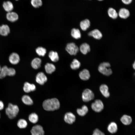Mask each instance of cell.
Instances as JSON below:
<instances>
[{
	"mask_svg": "<svg viewBox=\"0 0 135 135\" xmlns=\"http://www.w3.org/2000/svg\"><path fill=\"white\" fill-rule=\"evenodd\" d=\"M36 52L38 56H43L46 54V50L45 48L43 47L39 46L36 49Z\"/></svg>",
	"mask_w": 135,
	"mask_h": 135,
	"instance_id": "1f68e13d",
	"label": "cell"
},
{
	"mask_svg": "<svg viewBox=\"0 0 135 135\" xmlns=\"http://www.w3.org/2000/svg\"><path fill=\"white\" fill-rule=\"evenodd\" d=\"M17 125L18 128L20 129L26 128L28 125L26 121L24 119H20L18 120L17 123Z\"/></svg>",
	"mask_w": 135,
	"mask_h": 135,
	"instance_id": "f1b7e54d",
	"label": "cell"
},
{
	"mask_svg": "<svg viewBox=\"0 0 135 135\" xmlns=\"http://www.w3.org/2000/svg\"><path fill=\"white\" fill-rule=\"evenodd\" d=\"M19 111L18 106L9 103L8 107L6 108L5 112L6 115L10 119L15 118L17 116Z\"/></svg>",
	"mask_w": 135,
	"mask_h": 135,
	"instance_id": "7a4b0ae2",
	"label": "cell"
},
{
	"mask_svg": "<svg viewBox=\"0 0 135 135\" xmlns=\"http://www.w3.org/2000/svg\"><path fill=\"white\" fill-rule=\"evenodd\" d=\"M120 120L122 123L125 125H128L130 124L132 122L131 117L128 115L124 114L121 118Z\"/></svg>",
	"mask_w": 135,
	"mask_h": 135,
	"instance_id": "d6986e66",
	"label": "cell"
},
{
	"mask_svg": "<svg viewBox=\"0 0 135 135\" xmlns=\"http://www.w3.org/2000/svg\"><path fill=\"white\" fill-rule=\"evenodd\" d=\"M28 119L30 122L32 123L35 124L38 120V116L36 113H32L29 115Z\"/></svg>",
	"mask_w": 135,
	"mask_h": 135,
	"instance_id": "f546056e",
	"label": "cell"
},
{
	"mask_svg": "<svg viewBox=\"0 0 135 135\" xmlns=\"http://www.w3.org/2000/svg\"><path fill=\"white\" fill-rule=\"evenodd\" d=\"M48 56L51 60L54 62H57L59 59V57L57 52L52 50L51 51L49 52Z\"/></svg>",
	"mask_w": 135,
	"mask_h": 135,
	"instance_id": "484cf974",
	"label": "cell"
},
{
	"mask_svg": "<svg viewBox=\"0 0 135 135\" xmlns=\"http://www.w3.org/2000/svg\"><path fill=\"white\" fill-rule=\"evenodd\" d=\"M66 50L70 55H75L78 51L79 48L74 43L72 42L67 44Z\"/></svg>",
	"mask_w": 135,
	"mask_h": 135,
	"instance_id": "277c9868",
	"label": "cell"
},
{
	"mask_svg": "<svg viewBox=\"0 0 135 135\" xmlns=\"http://www.w3.org/2000/svg\"><path fill=\"white\" fill-rule=\"evenodd\" d=\"M30 2L32 6L36 8L41 6L42 4V2L41 0H32Z\"/></svg>",
	"mask_w": 135,
	"mask_h": 135,
	"instance_id": "e575fe53",
	"label": "cell"
},
{
	"mask_svg": "<svg viewBox=\"0 0 135 135\" xmlns=\"http://www.w3.org/2000/svg\"><path fill=\"white\" fill-rule=\"evenodd\" d=\"M31 135H44V132L42 127L40 125H36L30 130Z\"/></svg>",
	"mask_w": 135,
	"mask_h": 135,
	"instance_id": "52a82bcc",
	"label": "cell"
},
{
	"mask_svg": "<svg viewBox=\"0 0 135 135\" xmlns=\"http://www.w3.org/2000/svg\"><path fill=\"white\" fill-rule=\"evenodd\" d=\"M72 36L76 39H78L81 37V34L80 30L78 28H73L71 30Z\"/></svg>",
	"mask_w": 135,
	"mask_h": 135,
	"instance_id": "83f0119b",
	"label": "cell"
},
{
	"mask_svg": "<svg viewBox=\"0 0 135 135\" xmlns=\"http://www.w3.org/2000/svg\"><path fill=\"white\" fill-rule=\"evenodd\" d=\"M90 20L86 19L81 21L80 23V26L82 30L85 31L89 28L90 26Z\"/></svg>",
	"mask_w": 135,
	"mask_h": 135,
	"instance_id": "d4e9b609",
	"label": "cell"
},
{
	"mask_svg": "<svg viewBox=\"0 0 135 135\" xmlns=\"http://www.w3.org/2000/svg\"><path fill=\"white\" fill-rule=\"evenodd\" d=\"M94 96V94L93 92L91 90L87 88L83 92L82 98L83 101L88 102L93 100Z\"/></svg>",
	"mask_w": 135,
	"mask_h": 135,
	"instance_id": "5b68a950",
	"label": "cell"
},
{
	"mask_svg": "<svg viewBox=\"0 0 135 135\" xmlns=\"http://www.w3.org/2000/svg\"><path fill=\"white\" fill-rule=\"evenodd\" d=\"M88 108L86 105H84L82 106L81 108H78L77 110V112L80 116H85L88 112Z\"/></svg>",
	"mask_w": 135,
	"mask_h": 135,
	"instance_id": "4316f807",
	"label": "cell"
},
{
	"mask_svg": "<svg viewBox=\"0 0 135 135\" xmlns=\"http://www.w3.org/2000/svg\"><path fill=\"white\" fill-rule=\"evenodd\" d=\"M23 89L25 92L28 93L35 90L36 86L34 84H31L28 82H26L24 84Z\"/></svg>",
	"mask_w": 135,
	"mask_h": 135,
	"instance_id": "7c38bea8",
	"label": "cell"
},
{
	"mask_svg": "<svg viewBox=\"0 0 135 135\" xmlns=\"http://www.w3.org/2000/svg\"><path fill=\"white\" fill-rule=\"evenodd\" d=\"M80 65V62L77 59H74L71 64L70 67L72 70H76L79 68Z\"/></svg>",
	"mask_w": 135,
	"mask_h": 135,
	"instance_id": "4dcf8cb0",
	"label": "cell"
},
{
	"mask_svg": "<svg viewBox=\"0 0 135 135\" xmlns=\"http://www.w3.org/2000/svg\"></svg>",
	"mask_w": 135,
	"mask_h": 135,
	"instance_id": "b9f144b4",
	"label": "cell"
},
{
	"mask_svg": "<svg viewBox=\"0 0 135 135\" xmlns=\"http://www.w3.org/2000/svg\"><path fill=\"white\" fill-rule=\"evenodd\" d=\"M92 109L96 112H100L103 109L104 104L102 101L100 100H96L93 102L91 106Z\"/></svg>",
	"mask_w": 135,
	"mask_h": 135,
	"instance_id": "8992f818",
	"label": "cell"
},
{
	"mask_svg": "<svg viewBox=\"0 0 135 135\" xmlns=\"http://www.w3.org/2000/svg\"><path fill=\"white\" fill-rule=\"evenodd\" d=\"M100 91L102 95L105 97L108 98L110 96L108 86L105 84H102L100 87Z\"/></svg>",
	"mask_w": 135,
	"mask_h": 135,
	"instance_id": "2e32d148",
	"label": "cell"
},
{
	"mask_svg": "<svg viewBox=\"0 0 135 135\" xmlns=\"http://www.w3.org/2000/svg\"><path fill=\"white\" fill-rule=\"evenodd\" d=\"M6 16L7 20L12 22L16 21L19 18L18 14L16 12L12 11L7 12Z\"/></svg>",
	"mask_w": 135,
	"mask_h": 135,
	"instance_id": "30bf717a",
	"label": "cell"
},
{
	"mask_svg": "<svg viewBox=\"0 0 135 135\" xmlns=\"http://www.w3.org/2000/svg\"><path fill=\"white\" fill-rule=\"evenodd\" d=\"M2 7L4 10L7 12L12 11L14 8L13 4L9 1L4 2L2 4Z\"/></svg>",
	"mask_w": 135,
	"mask_h": 135,
	"instance_id": "9a60e30c",
	"label": "cell"
},
{
	"mask_svg": "<svg viewBox=\"0 0 135 135\" xmlns=\"http://www.w3.org/2000/svg\"><path fill=\"white\" fill-rule=\"evenodd\" d=\"M45 69L47 73L51 74L55 71L56 67L53 64L48 63L45 66Z\"/></svg>",
	"mask_w": 135,
	"mask_h": 135,
	"instance_id": "603a6c76",
	"label": "cell"
},
{
	"mask_svg": "<svg viewBox=\"0 0 135 135\" xmlns=\"http://www.w3.org/2000/svg\"><path fill=\"white\" fill-rule=\"evenodd\" d=\"M133 67V68L135 69V62H134V63L132 65Z\"/></svg>",
	"mask_w": 135,
	"mask_h": 135,
	"instance_id": "ab89813d",
	"label": "cell"
},
{
	"mask_svg": "<svg viewBox=\"0 0 135 135\" xmlns=\"http://www.w3.org/2000/svg\"><path fill=\"white\" fill-rule=\"evenodd\" d=\"M110 65L108 62H103L101 63L99 66L98 70L102 74L106 76L111 74L112 71L110 68Z\"/></svg>",
	"mask_w": 135,
	"mask_h": 135,
	"instance_id": "3957f363",
	"label": "cell"
},
{
	"mask_svg": "<svg viewBox=\"0 0 135 135\" xmlns=\"http://www.w3.org/2000/svg\"><path fill=\"white\" fill-rule=\"evenodd\" d=\"M41 62L42 60L40 58H36L32 61L31 65L33 68L37 69L40 67Z\"/></svg>",
	"mask_w": 135,
	"mask_h": 135,
	"instance_id": "ffe728a7",
	"label": "cell"
},
{
	"mask_svg": "<svg viewBox=\"0 0 135 135\" xmlns=\"http://www.w3.org/2000/svg\"><path fill=\"white\" fill-rule=\"evenodd\" d=\"M16 72V70L14 68H8L7 76H13L15 75Z\"/></svg>",
	"mask_w": 135,
	"mask_h": 135,
	"instance_id": "d590c367",
	"label": "cell"
},
{
	"mask_svg": "<svg viewBox=\"0 0 135 135\" xmlns=\"http://www.w3.org/2000/svg\"><path fill=\"white\" fill-rule=\"evenodd\" d=\"M75 116L72 113L69 112L65 114L64 117V120L67 123L71 124L76 120Z\"/></svg>",
	"mask_w": 135,
	"mask_h": 135,
	"instance_id": "8fae6325",
	"label": "cell"
},
{
	"mask_svg": "<svg viewBox=\"0 0 135 135\" xmlns=\"http://www.w3.org/2000/svg\"><path fill=\"white\" fill-rule=\"evenodd\" d=\"M107 130L111 134L116 133L118 130V126L116 124L115 122H111L108 125Z\"/></svg>",
	"mask_w": 135,
	"mask_h": 135,
	"instance_id": "ac0fdd59",
	"label": "cell"
},
{
	"mask_svg": "<svg viewBox=\"0 0 135 135\" xmlns=\"http://www.w3.org/2000/svg\"><path fill=\"white\" fill-rule=\"evenodd\" d=\"M108 13L109 16L113 19H116L118 17V13L116 10L112 8H109L108 11Z\"/></svg>",
	"mask_w": 135,
	"mask_h": 135,
	"instance_id": "d6a6232c",
	"label": "cell"
},
{
	"mask_svg": "<svg viewBox=\"0 0 135 135\" xmlns=\"http://www.w3.org/2000/svg\"><path fill=\"white\" fill-rule=\"evenodd\" d=\"M8 68L6 66H4L1 68L0 71V79H2L7 76Z\"/></svg>",
	"mask_w": 135,
	"mask_h": 135,
	"instance_id": "836d02e7",
	"label": "cell"
},
{
	"mask_svg": "<svg viewBox=\"0 0 135 135\" xmlns=\"http://www.w3.org/2000/svg\"><path fill=\"white\" fill-rule=\"evenodd\" d=\"M80 50L83 54H86L90 51V48L88 44L86 43H84L80 46Z\"/></svg>",
	"mask_w": 135,
	"mask_h": 135,
	"instance_id": "44dd1931",
	"label": "cell"
},
{
	"mask_svg": "<svg viewBox=\"0 0 135 135\" xmlns=\"http://www.w3.org/2000/svg\"><path fill=\"white\" fill-rule=\"evenodd\" d=\"M36 82L40 85H43L47 80V78L46 75L42 72L38 73L36 76Z\"/></svg>",
	"mask_w": 135,
	"mask_h": 135,
	"instance_id": "ba28073f",
	"label": "cell"
},
{
	"mask_svg": "<svg viewBox=\"0 0 135 135\" xmlns=\"http://www.w3.org/2000/svg\"><path fill=\"white\" fill-rule=\"evenodd\" d=\"M92 135H105L104 133L98 128L94 131Z\"/></svg>",
	"mask_w": 135,
	"mask_h": 135,
	"instance_id": "8d00e7d4",
	"label": "cell"
},
{
	"mask_svg": "<svg viewBox=\"0 0 135 135\" xmlns=\"http://www.w3.org/2000/svg\"><path fill=\"white\" fill-rule=\"evenodd\" d=\"M10 32L9 26L7 24H3L0 26V34L2 36H8Z\"/></svg>",
	"mask_w": 135,
	"mask_h": 135,
	"instance_id": "4fadbf2b",
	"label": "cell"
},
{
	"mask_svg": "<svg viewBox=\"0 0 135 135\" xmlns=\"http://www.w3.org/2000/svg\"><path fill=\"white\" fill-rule=\"evenodd\" d=\"M4 108V104L3 102L0 100V110H2Z\"/></svg>",
	"mask_w": 135,
	"mask_h": 135,
	"instance_id": "f35d334b",
	"label": "cell"
},
{
	"mask_svg": "<svg viewBox=\"0 0 135 135\" xmlns=\"http://www.w3.org/2000/svg\"><path fill=\"white\" fill-rule=\"evenodd\" d=\"M60 106L59 100L56 98L45 100L42 104L44 109L48 111H53L58 110Z\"/></svg>",
	"mask_w": 135,
	"mask_h": 135,
	"instance_id": "6da1fadb",
	"label": "cell"
},
{
	"mask_svg": "<svg viewBox=\"0 0 135 135\" xmlns=\"http://www.w3.org/2000/svg\"><path fill=\"white\" fill-rule=\"evenodd\" d=\"M1 67L0 66V71L1 69Z\"/></svg>",
	"mask_w": 135,
	"mask_h": 135,
	"instance_id": "60d3db41",
	"label": "cell"
},
{
	"mask_svg": "<svg viewBox=\"0 0 135 135\" xmlns=\"http://www.w3.org/2000/svg\"><path fill=\"white\" fill-rule=\"evenodd\" d=\"M22 100L24 104L27 105H31L33 103L32 100L30 97L27 95H25L22 96Z\"/></svg>",
	"mask_w": 135,
	"mask_h": 135,
	"instance_id": "cb8c5ba5",
	"label": "cell"
},
{
	"mask_svg": "<svg viewBox=\"0 0 135 135\" xmlns=\"http://www.w3.org/2000/svg\"><path fill=\"white\" fill-rule=\"evenodd\" d=\"M8 60L11 64L13 65L17 64L20 60V57L19 54L17 53L13 52L10 55Z\"/></svg>",
	"mask_w": 135,
	"mask_h": 135,
	"instance_id": "9c48e42d",
	"label": "cell"
},
{
	"mask_svg": "<svg viewBox=\"0 0 135 135\" xmlns=\"http://www.w3.org/2000/svg\"><path fill=\"white\" fill-rule=\"evenodd\" d=\"M122 1L124 4H130L132 2V0H122Z\"/></svg>",
	"mask_w": 135,
	"mask_h": 135,
	"instance_id": "74e56055",
	"label": "cell"
},
{
	"mask_svg": "<svg viewBox=\"0 0 135 135\" xmlns=\"http://www.w3.org/2000/svg\"><path fill=\"white\" fill-rule=\"evenodd\" d=\"M79 75L80 78L84 80H88L90 77L89 71L88 70L85 69L80 71Z\"/></svg>",
	"mask_w": 135,
	"mask_h": 135,
	"instance_id": "5bb4252c",
	"label": "cell"
},
{
	"mask_svg": "<svg viewBox=\"0 0 135 135\" xmlns=\"http://www.w3.org/2000/svg\"><path fill=\"white\" fill-rule=\"evenodd\" d=\"M130 13L129 10L124 8L120 9L118 12V15L121 18L126 19L130 16Z\"/></svg>",
	"mask_w": 135,
	"mask_h": 135,
	"instance_id": "7402d4cb",
	"label": "cell"
},
{
	"mask_svg": "<svg viewBox=\"0 0 135 135\" xmlns=\"http://www.w3.org/2000/svg\"><path fill=\"white\" fill-rule=\"evenodd\" d=\"M88 34L89 36L93 37L94 38L99 40L101 39L102 35L101 32L98 29H95L89 32Z\"/></svg>",
	"mask_w": 135,
	"mask_h": 135,
	"instance_id": "e0dca14e",
	"label": "cell"
}]
</instances>
